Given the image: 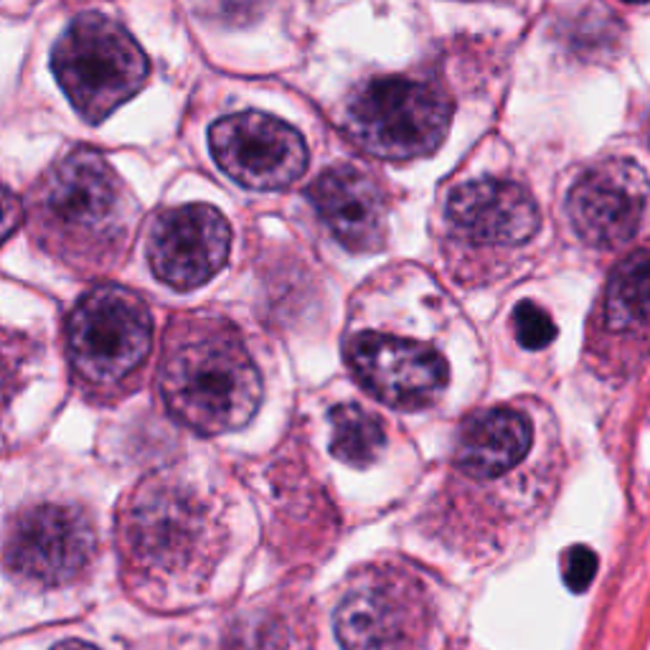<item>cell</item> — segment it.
Listing matches in <instances>:
<instances>
[{
  "mask_svg": "<svg viewBox=\"0 0 650 650\" xmlns=\"http://www.w3.org/2000/svg\"><path fill=\"white\" fill-rule=\"evenodd\" d=\"M158 387L168 412L201 435L244 427L262 401L254 361L219 318H189L173 328Z\"/></svg>",
  "mask_w": 650,
  "mask_h": 650,
  "instance_id": "1",
  "label": "cell"
},
{
  "mask_svg": "<svg viewBox=\"0 0 650 650\" xmlns=\"http://www.w3.org/2000/svg\"><path fill=\"white\" fill-rule=\"evenodd\" d=\"M36 214L46 244L71 260L104 264L127 247L135 201L107 160L75 150L44 175Z\"/></svg>",
  "mask_w": 650,
  "mask_h": 650,
  "instance_id": "2",
  "label": "cell"
},
{
  "mask_svg": "<svg viewBox=\"0 0 650 650\" xmlns=\"http://www.w3.org/2000/svg\"><path fill=\"white\" fill-rule=\"evenodd\" d=\"M52 64L69 102L92 125L135 98L150 71L138 42L100 13H84L69 23L54 46Z\"/></svg>",
  "mask_w": 650,
  "mask_h": 650,
  "instance_id": "3",
  "label": "cell"
},
{
  "mask_svg": "<svg viewBox=\"0 0 650 650\" xmlns=\"http://www.w3.org/2000/svg\"><path fill=\"white\" fill-rule=\"evenodd\" d=\"M453 104L440 87L409 77H379L346 104V133L376 158L409 160L435 152L451 127Z\"/></svg>",
  "mask_w": 650,
  "mask_h": 650,
  "instance_id": "4",
  "label": "cell"
},
{
  "mask_svg": "<svg viewBox=\"0 0 650 650\" xmlns=\"http://www.w3.org/2000/svg\"><path fill=\"white\" fill-rule=\"evenodd\" d=\"M67 349L77 376L90 387H117L130 379L152 349L146 300L117 285L92 290L71 312Z\"/></svg>",
  "mask_w": 650,
  "mask_h": 650,
  "instance_id": "5",
  "label": "cell"
},
{
  "mask_svg": "<svg viewBox=\"0 0 650 650\" xmlns=\"http://www.w3.org/2000/svg\"><path fill=\"white\" fill-rule=\"evenodd\" d=\"M335 636L346 650H417L427 636V597L397 569H368L335 609Z\"/></svg>",
  "mask_w": 650,
  "mask_h": 650,
  "instance_id": "6",
  "label": "cell"
},
{
  "mask_svg": "<svg viewBox=\"0 0 650 650\" xmlns=\"http://www.w3.org/2000/svg\"><path fill=\"white\" fill-rule=\"evenodd\" d=\"M221 171L239 186L280 191L293 186L308 166V148L295 127L264 112H237L208 130Z\"/></svg>",
  "mask_w": 650,
  "mask_h": 650,
  "instance_id": "7",
  "label": "cell"
},
{
  "mask_svg": "<svg viewBox=\"0 0 650 650\" xmlns=\"http://www.w3.org/2000/svg\"><path fill=\"white\" fill-rule=\"evenodd\" d=\"M98 549L92 521L75 505L44 503L19 513L5 541V565L15 577L59 588L82 574Z\"/></svg>",
  "mask_w": 650,
  "mask_h": 650,
  "instance_id": "8",
  "label": "cell"
},
{
  "mask_svg": "<svg viewBox=\"0 0 650 650\" xmlns=\"http://www.w3.org/2000/svg\"><path fill=\"white\" fill-rule=\"evenodd\" d=\"M206 513L194 495L171 483H148L125 513L130 557L150 574H179L201 559Z\"/></svg>",
  "mask_w": 650,
  "mask_h": 650,
  "instance_id": "9",
  "label": "cell"
},
{
  "mask_svg": "<svg viewBox=\"0 0 650 650\" xmlns=\"http://www.w3.org/2000/svg\"><path fill=\"white\" fill-rule=\"evenodd\" d=\"M346 361L361 387L395 409L435 404L447 387L445 358L420 341L366 331L346 343Z\"/></svg>",
  "mask_w": 650,
  "mask_h": 650,
  "instance_id": "10",
  "label": "cell"
},
{
  "mask_svg": "<svg viewBox=\"0 0 650 650\" xmlns=\"http://www.w3.org/2000/svg\"><path fill=\"white\" fill-rule=\"evenodd\" d=\"M229 221L208 204L168 208L148 237V262L160 283L173 290H194L227 264Z\"/></svg>",
  "mask_w": 650,
  "mask_h": 650,
  "instance_id": "11",
  "label": "cell"
},
{
  "mask_svg": "<svg viewBox=\"0 0 650 650\" xmlns=\"http://www.w3.org/2000/svg\"><path fill=\"white\" fill-rule=\"evenodd\" d=\"M648 196L643 168L632 160H607L574 183L567 198L569 221L584 244L615 250L640 227Z\"/></svg>",
  "mask_w": 650,
  "mask_h": 650,
  "instance_id": "12",
  "label": "cell"
},
{
  "mask_svg": "<svg viewBox=\"0 0 650 650\" xmlns=\"http://www.w3.org/2000/svg\"><path fill=\"white\" fill-rule=\"evenodd\" d=\"M447 224L476 247H518L539 231V206L518 183L480 179L455 189L447 201Z\"/></svg>",
  "mask_w": 650,
  "mask_h": 650,
  "instance_id": "13",
  "label": "cell"
},
{
  "mask_svg": "<svg viewBox=\"0 0 650 650\" xmlns=\"http://www.w3.org/2000/svg\"><path fill=\"white\" fill-rule=\"evenodd\" d=\"M308 196L328 231L349 252L381 250L387 239V201L372 175L353 166H333L312 181Z\"/></svg>",
  "mask_w": 650,
  "mask_h": 650,
  "instance_id": "14",
  "label": "cell"
},
{
  "mask_svg": "<svg viewBox=\"0 0 650 650\" xmlns=\"http://www.w3.org/2000/svg\"><path fill=\"white\" fill-rule=\"evenodd\" d=\"M532 440V424L524 414L513 409H488L463 424L455 463L470 478H499L524 460Z\"/></svg>",
  "mask_w": 650,
  "mask_h": 650,
  "instance_id": "15",
  "label": "cell"
},
{
  "mask_svg": "<svg viewBox=\"0 0 650 650\" xmlns=\"http://www.w3.org/2000/svg\"><path fill=\"white\" fill-rule=\"evenodd\" d=\"M605 320L613 331H630L650 320V250L617 264L605 293Z\"/></svg>",
  "mask_w": 650,
  "mask_h": 650,
  "instance_id": "16",
  "label": "cell"
},
{
  "mask_svg": "<svg viewBox=\"0 0 650 650\" xmlns=\"http://www.w3.org/2000/svg\"><path fill=\"white\" fill-rule=\"evenodd\" d=\"M331 453L353 468H366L381 455L387 445L381 422L372 412L356 404H339L331 409Z\"/></svg>",
  "mask_w": 650,
  "mask_h": 650,
  "instance_id": "17",
  "label": "cell"
},
{
  "mask_svg": "<svg viewBox=\"0 0 650 650\" xmlns=\"http://www.w3.org/2000/svg\"><path fill=\"white\" fill-rule=\"evenodd\" d=\"M513 331H516L521 346L528 351L547 349L557 339V326H554L551 316L532 300L516 305V310H513Z\"/></svg>",
  "mask_w": 650,
  "mask_h": 650,
  "instance_id": "18",
  "label": "cell"
},
{
  "mask_svg": "<svg viewBox=\"0 0 650 650\" xmlns=\"http://www.w3.org/2000/svg\"><path fill=\"white\" fill-rule=\"evenodd\" d=\"M597 574V554L590 547H572L565 557V582L572 592H584Z\"/></svg>",
  "mask_w": 650,
  "mask_h": 650,
  "instance_id": "19",
  "label": "cell"
},
{
  "mask_svg": "<svg viewBox=\"0 0 650 650\" xmlns=\"http://www.w3.org/2000/svg\"><path fill=\"white\" fill-rule=\"evenodd\" d=\"M264 0H206V11L227 21H247L262 8Z\"/></svg>",
  "mask_w": 650,
  "mask_h": 650,
  "instance_id": "20",
  "label": "cell"
},
{
  "mask_svg": "<svg viewBox=\"0 0 650 650\" xmlns=\"http://www.w3.org/2000/svg\"><path fill=\"white\" fill-rule=\"evenodd\" d=\"M54 650H100L90 643H82V640H67V643H59Z\"/></svg>",
  "mask_w": 650,
  "mask_h": 650,
  "instance_id": "21",
  "label": "cell"
},
{
  "mask_svg": "<svg viewBox=\"0 0 650 650\" xmlns=\"http://www.w3.org/2000/svg\"><path fill=\"white\" fill-rule=\"evenodd\" d=\"M625 3H648V0H625Z\"/></svg>",
  "mask_w": 650,
  "mask_h": 650,
  "instance_id": "22",
  "label": "cell"
}]
</instances>
